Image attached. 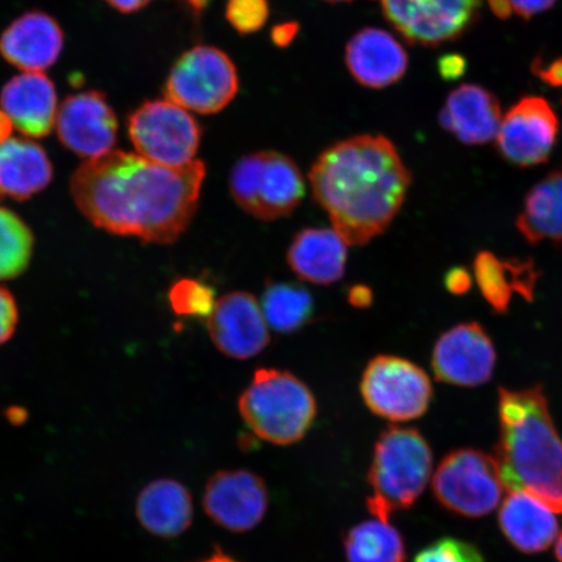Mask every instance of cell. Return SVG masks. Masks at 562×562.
<instances>
[{"mask_svg":"<svg viewBox=\"0 0 562 562\" xmlns=\"http://www.w3.org/2000/svg\"><path fill=\"white\" fill-rule=\"evenodd\" d=\"M12 128L13 124L10 121V117L5 115V112L2 109H0V144L11 137Z\"/></svg>","mask_w":562,"mask_h":562,"instance_id":"obj_41","label":"cell"},{"mask_svg":"<svg viewBox=\"0 0 562 562\" xmlns=\"http://www.w3.org/2000/svg\"><path fill=\"white\" fill-rule=\"evenodd\" d=\"M532 72L547 86L562 88V56L553 60L537 59L532 63Z\"/></svg>","mask_w":562,"mask_h":562,"instance_id":"obj_35","label":"cell"},{"mask_svg":"<svg viewBox=\"0 0 562 562\" xmlns=\"http://www.w3.org/2000/svg\"><path fill=\"white\" fill-rule=\"evenodd\" d=\"M474 278L484 300L497 314L509 311L513 296L527 302L536 296L540 271L531 258H498L494 252H477L473 263Z\"/></svg>","mask_w":562,"mask_h":562,"instance_id":"obj_22","label":"cell"},{"mask_svg":"<svg viewBox=\"0 0 562 562\" xmlns=\"http://www.w3.org/2000/svg\"><path fill=\"white\" fill-rule=\"evenodd\" d=\"M553 512L529 492L510 491L498 512V526L503 536L519 552H544L559 533V522Z\"/></svg>","mask_w":562,"mask_h":562,"instance_id":"obj_21","label":"cell"},{"mask_svg":"<svg viewBox=\"0 0 562 562\" xmlns=\"http://www.w3.org/2000/svg\"><path fill=\"white\" fill-rule=\"evenodd\" d=\"M560 135L557 111L542 97H524L503 116L496 149L509 165L530 168L550 159Z\"/></svg>","mask_w":562,"mask_h":562,"instance_id":"obj_12","label":"cell"},{"mask_svg":"<svg viewBox=\"0 0 562 562\" xmlns=\"http://www.w3.org/2000/svg\"><path fill=\"white\" fill-rule=\"evenodd\" d=\"M472 273L463 266H456L449 269L445 276L446 290L453 296H463L472 290Z\"/></svg>","mask_w":562,"mask_h":562,"instance_id":"obj_34","label":"cell"},{"mask_svg":"<svg viewBox=\"0 0 562 562\" xmlns=\"http://www.w3.org/2000/svg\"><path fill=\"white\" fill-rule=\"evenodd\" d=\"M432 449L416 428L392 426L375 442L368 473L372 517L391 521L424 494L432 474Z\"/></svg>","mask_w":562,"mask_h":562,"instance_id":"obj_4","label":"cell"},{"mask_svg":"<svg viewBox=\"0 0 562 562\" xmlns=\"http://www.w3.org/2000/svg\"><path fill=\"white\" fill-rule=\"evenodd\" d=\"M65 33L53 16L42 11L21 15L0 35V55L25 72H42L58 61Z\"/></svg>","mask_w":562,"mask_h":562,"instance_id":"obj_17","label":"cell"},{"mask_svg":"<svg viewBox=\"0 0 562 562\" xmlns=\"http://www.w3.org/2000/svg\"><path fill=\"white\" fill-rule=\"evenodd\" d=\"M128 133L138 156L167 167L191 165L202 136L189 111L170 100L140 104L128 119Z\"/></svg>","mask_w":562,"mask_h":562,"instance_id":"obj_9","label":"cell"},{"mask_svg":"<svg viewBox=\"0 0 562 562\" xmlns=\"http://www.w3.org/2000/svg\"><path fill=\"white\" fill-rule=\"evenodd\" d=\"M558 0H507L512 15L531 19L552 9Z\"/></svg>","mask_w":562,"mask_h":562,"instance_id":"obj_36","label":"cell"},{"mask_svg":"<svg viewBox=\"0 0 562 562\" xmlns=\"http://www.w3.org/2000/svg\"><path fill=\"white\" fill-rule=\"evenodd\" d=\"M498 424L494 457L505 488L529 492L562 512V439L543 385L498 389Z\"/></svg>","mask_w":562,"mask_h":562,"instance_id":"obj_3","label":"cell"},{"mask_svg":"<svg viewBox=\"0 0 562 562\" xmlns=\"http://www.w3.org/2000/svg\"><path fill=\"white\" fill-rule=\"evenodd\" d=\"M344 551L347 562H406L402 532L375 517L351 527L344 538Z\"/></svg>","mask_w":562,"mask_h":562,"instance_id":"obj_27","label":"cell"},{"mask_svg":"<svg viewBox=\"0 0 562 562\" xmlns=\"http://www.w3.org/2000/svg\"><path fill=\"white\" fill-rule=\"evenodd\" d=\"M261 307L267 325L278 333L292 334L311 321L314 302L305 288L272 283L266 288Z\"/></svg>","mask_w":562,"mask_h":562,"instance_id":"obj_28","label":"cell"},{"mask_svg":"<svg viewBox=\"0 0 562 562\" xmlns=\"http://www.w3.org/2000/svg\"><path fill=\"white\" fill-rule=\"evenodd\" d=\"M297 34V25L283 24L279 25L273 30L272 38L279 46H286L293 41L294 35Z\"/></svg>","mask_w":562,"mask_h":562,"instance_id":"obj_39","label":"cell"},{"mask_svg":"<svg viewBox=\"0 0 562 562\" xmlns=\"http://www.w3.org/2000/svg\"><path fill=\"white\" fill-rule=\"evenodd\" d=\"M207 329L217 350L235 360H249L270 344L262 307L246 292L228 293L217 300Z\"/></svg>","mask_w":562,"mask_h":562,"instance_id":"obj_16","label":"cell"},{"mask_svg":"<svg viewBox=\"0 0 562 562\" xmlns=\"http://www.w3.org/2000/svg\"><path fill=\"white\" fill-rule=\"evenodd\" d=\"M238 411L259 439L292 446L312 430L318 406L311 389L292 372L259 369L238 398Z\"/></svg>","mask_w":562,"mask_h":562,"instance_id":"obj_5","label":"cell"},{"mask_svg":"<svg viewBox=\"0 0 562 562\" xmlns=\"http://www.w3.org/2000/svg\"><path fill=\"white\" fill-rule=\"evenodd\" d=\"M346 61L356 81L371 89H383L402 80L409 65L403 45L376 27H368L349 41Z\"/></svg>","mask_w":562,"mask_h":562,"instance_id":"obj_20","label":"cell"},{"mask_svg":"<svg viewBox=\"0 0 562 562\" xmlns=\"http://www.w3.org/2000/svg\"><path fill=\"white\" fill-rule=\"evenodd\" d=\"M55 126L60 143L88 160L111 153L117 139L115 111L98 90L67 97L60 105Z\"/></svg>","mask_w":562,"mask_h":562,"instance_id":"obj_15","label":"cell"},{"mask_svg":"<svg viewBox=\"0 0 562 562\" xmlns=\"http://www.w3.org/2000/svg\"><path fill=\"white\" fill-rule=\"evenodd\" d=\"M431 368L441 383L467 389L486 384L496 368L494 341L480 323H460L435 342Z\"/></svg>","mask_w":562,"mask_h":562,"instance_id":"obj_14","label":"cell"},{"mask_svg":"<svg viewBox=\"0 0 562 562\" xmlns=\"http://www.w3.org/2000/svg\"><path fill=\"white\" fill-rule=\"evenodd\" d=\"M34 237L12 211L0 207V280L15 279L31 263Z\"/></svg>","mask_w":562,"mask_h":562,"instance_id":"obj_29","label":"cell"},{"mask_svg":"<svg viewBox=\"0 0 562 562\" xmlns=\"http://www.w3.org/2000/svg\"><path fill=\"white\" fill-rule=\"evenodd\" d=\"M53 176L50 158L34 140L10 137L0 144V195L31 199L50 184Z\"/></svg>","mask_w":562,"mask_h":562,"instance_id":"obj_25","label":"cell"},{"mask_svg":"<svg viewBox=\"0 0 562 562\" xmlns=\"http://www.w3.org/2000/svg\"><path fill=\"white\" fill-rule=\"evenodd\" d=\"M0 196H2V195H0Z\"/></svg>","mask_w":562,"mask_h":562,"instance_id":"obj_44","label":"cell"},{"mask_svg":"<svg viewBox=\"0 0 562 562\" xmlns=\"http://www.w3.org/2000/svg\"><path fill=\"white\" fill-rule=\"evenodd\" d=\"M237 91L234 63L213 46H196L182 54L166 82L167 100L203 115L226 109Z\"/></svg>","mask_w":562,"mask_h":562,"instance_id":"obj_10","label":"cell"},{"mask_svg":"<svg viewBox=\"0 0 562 562\" xmlns=\"http://www.w3.org/2000/svg\"><path fill=\"white\" fill-rule=\"evenodd\" d=\"M348 246L334 228H306L293 238L286 261L301 280L329 285L346 273Z\"/></svg>","mask_w":562,"mask_h":562,"instance_id":"obj_24","label":"cell"},{"mask_svg":"<svg viewBox=\"0 0 562 562\" xmlns=\"http://www.w3.org/2000/svg\"><path fill=\"white\" fill-rule=\"evenodd\" d=\"M413 562H486L477 548L456 538H441L419 551Z\"/></svg>","mask_w":562,"mask_h":562,"instance_id":"obj_31","label":"cell"},{"mask_svg":"<svg viewBox=\"0 0 562 562\" xmlns=\"http://www.w3.org/2000/svg\"><path fill=\"white\" fill-rule=\"evenodd\" d=\"M265 481L249 470H220L210 476L202 496L206 516L231 532H248L261 524L269 510Z\"/></svg>","mask_w":562,"mask_h":562,"instance_id":"obj_13","label":"cell"},{"mask_svg":"<svg viewBox=\"0 0 562 562\" xmlns=\"http://www.w3.org/2000/svg\"><path fill=\"white\" fill-rule=\"evenodd\" d=\"M0 105L16 130L34 138L50 135L59 111L54 82L42 72L13 77L0 93Z\"/></svg>","mask_w":562,"mask_h":562,"instance_id":"obj_18","label":"cell"},{"mask_svg":"<svg viewBox=\"0 0 562 562\" xmlns=\"http://www.w3.org/2000/svg\"><path fill=\"white\" fill-rule=\"evenodd\" d=\"M206 167H167L112 150L89 159L70 180L76 206L95 227L145 243L178 241L199 209Z\"/></svg>","mask_w":562,"mask_h":562,"instance_id":"obj_1","label":"cell"},{"mask_svg":"<svg viewBox=\"0 0 562 562\" xmlns=\"http://www.w3.org/2000/svg\"><path fill=\"white\" fill-rule=\"evenodd\" d=\"M505 484L495 457L477 449L449 452L434 474L432 494L453 515L481 518L502 503Z\"/></svg>","mask_w":562,"mask_h":562,"instance_id":"obj_7","label":"cell"},{"mask_svg":"<svg viewBox=\"0 0 562 562\" xmlns=\"http://www.w3.org/2000/svg\"><path fill=\"white\" fill-rule=\"evenodd\" d=\"M516 228L529 245L562 246V166L548 172L527 192Z\"/></svg>","mask_w":562,"mask_h":562,"instance_id":"obj_26","label":"cell"},{"mask_svg":"<svg viewBox=\"0 0 562 562\" xmlns=\"http://www.w3.org/2000/svg\"><path fill=\"white\" fill-rule=\"evenodd\" d=\"M315 200L348 245H367L391 226L412 184L396 146L384 136L341 140L315 160Z\"/></svg>","mask_w":562,"mask_h":562,"instance_id":"obj_2","label":"cell"},{"mask_svg":"<svg viewBox=\"0 0 562 562\" xmlns=\"http://www.w3.org/2000/svg\"><path fill=\"white\" fill-rule=\"evenodd\" d=\"M269 13L267 0H228L226 7L228 23L241 34L261 31Z\"/></svg>","mask_w":562,"mask_h":562,"instance_id":"obj_32","label":"cell"},{"mask_svg":"<svg viewBox=\"0 0 562 562\" xmlns=\"http://www.w3.org/2000/svg\"><path fill=\"white\" fill-rule=\"evenodd\" d=\"M554 554H557L558 561L562 562V532L558 539L557 548H554Z\"/></svg>","mask_w":562,"mask_h":562,"instance_id":"obj_42","label":"cell"},{"mask_svg":"<svg viewBox=\"0 0 562 562\" xmlns=\"http://www.w3.org/2000/svg\"><path fill=\"white\" fill-rule=\"evenodd\" d=\"M386 20L411 44L438 46L475 23L482 0H378Z\"/></svg>","mask_w":562,"mask_h":562,"instance_id":"obj_11","label":"cell"},{"mask_svg":"<svg viewBox=\"0 0 562 562\" xmlns=\"http://www.w3.org/2000/svg\"><path fill=\"white\" fill-rule=\"evenodd\" d=\"M196 562H241L240 560L231 557L227 552H224L221 547H215V550L211 552L210 557Z\"/></svg>","mask_w":562,"mask_h":562,"instance_id":"obj_40","label":"cell"},{"mask_svg":"<svg viewBox=\"0 0 562 562\" xmlns=\"http://www.w3.org/2000/svg\"><path fill=\"white\" fill-rule=\"evenodd\" d=\"M18 323L16 300L7 288L0 285V346H3L15 334Z\"/></svg>","mask_w":562,"mask_h":562,"instance_id":"obj_33","label":"cell"},{"mask_svg":"<svg viewBox=\"0 0 562 562\" xmlns=\"http://www.w3.org/2000/svg\"><path fill=\"white\" fill-rule=\"evenodd\" d=\"M326 2H331V3H344V2H350V0H326Z\"/></svg>","mask_w":562,"mask_h":562,"instance_id":"obj_43","label":"cell"},{"mask_svg":"<svg viewBox=\"0 0 562 562\" xmlns=\"http://www.w3.org/2000/svg\"><path fill=\"white\" fill-rule=\"evenodd\" d=\"M136 517L143 529L151 536L161 539L178 538L193 522L191 491L170 477L153 481L137 496Z\"/></svg>","mask_w":562,"mask_h":562,"instance_id":"obj_23","label":"cell"},{"mask_svg":"<svg viewBox=\"0 0 562 562\" xmlns=\"http://www.w3.org/2000/svg\"><path fill=\"white\" fill-rule=\"evenodd\" d=\"M502 121L496 95L474 83L454 89L439 115L442 128L469 146L486 145L495 139Z\"/></svg>","mask_w":562,"mask_h":562,"instance_id":"obj_19","label":"cell"},{"mask_svg":"<svg viewBox=\"0 0 562 562\" xmlns=\"http://www.w3.org/2000/svg\"><path fill=\"white\" fill-rule=\"evenodd\" d=\"M229 192L246 213L272 222L299 207L305 195V181L291 158L259 151L237 160L231 171Z\"/></svg>","mask_w":562,"mask_h":562,"instance_id":"obj_6","label":"cell"},{"mask_svg":"<svg viewBox=\"0 0 562 562\" xmlns=\"http://www.w3.org/2000/svg\"><path fill=\"white\" fill-rule=\"evenodd\" d=\"M168 300L176 314L194 318L210 316L216 304L213 288L196 279L176 281L168 293Z\"/></svg>","mask_w":562,"mask_h":562,"instance_id":"obj_30","label":"cell"},{"mask_svg":"<svg viewBox=\"0 0 562 562\" xmlns=\"http://www.w3.org/2000/svg\"><path fill=\"white\" fill-rule=\"evenodd\" d=\"M360 389L370 412L395 424L424 417L434 397L426 371L396 356L372 358L363 371Z\"/></svg>","mask_w":562,"mask_h":562,"instance_id":"obj_8","label":"cell"},{"mask_svg":"<svg viewBox=\"0 0 562 562\" xmlns=\"http://www.w3.org/2000/svg\"><path fill=\"white\" fill-rule=\"evenodd\" d=\"M112 9L122 13H133L145 9L153 0H104Z\"/></svg>","mask_w":562,"mask_h":562,"instance_id":"obj_37","label":"cell"},{"mask_svg":"<svg viewBox=\"0 0 562 562\" xmlns=\"http://www.w3.org/2000/svg\"><path fill=\"white\" fill-rule=\"evenodd\" d=\"M349 302L356 307H368L372 302V292L368 286L356 285L349 292Z\"/></svg>","mask_w":562,"mask_h":562,"instance_id":"obj_38","label":"cell"}]
</instances>
